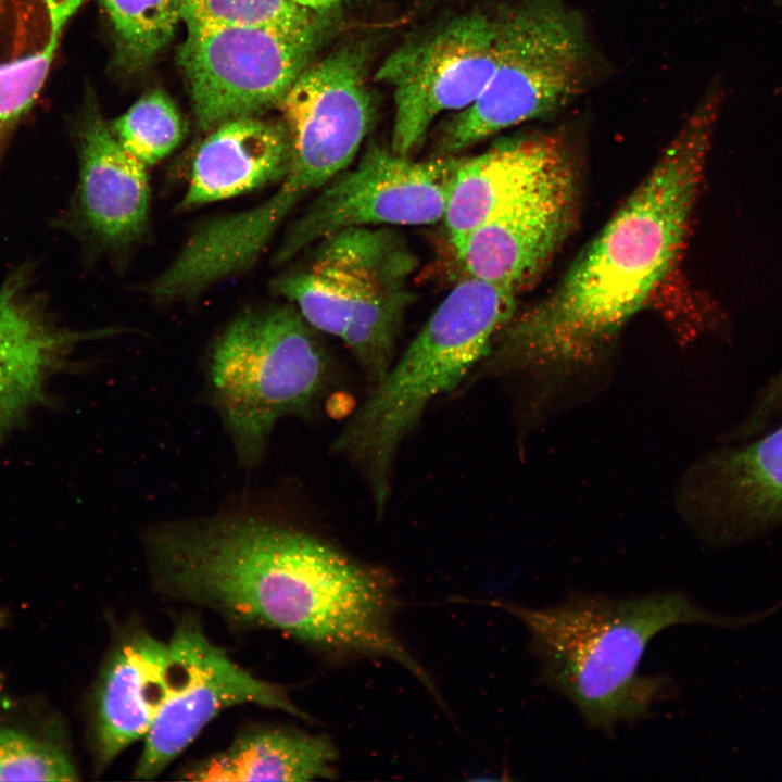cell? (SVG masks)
I'll return each mask as SVG.
<instances>
[{
  "label": "cell",
  "mask_w": 782,
  "mask_h": 782,
  "mask_svg": "<svg viewBox=\"0 0 782 782\" xmlns=\"http://www.w3.org/2000/svg\"><path fill=\"white\" fill-rule=\"evenodd\" d=\"M464 157L415 160L370 144L315 192L289 225L272 263L291 261L318 240L354 227L419 226L443 219Z\"/></svg>",
  "instance_id": "9c48e42d"
},
{
  "label": "cell",
  "mask_w": 782,
  "mask_h": 782,
  "mask_svg": "<svg viewBox=\"0 0 782 782\" xmlns=\"http://www.w3.org/2000/svg\"><path fill=\"white\" fill-rule=\"evenodd\" d=\"M290 157V138L283 121L255 115L222 123L211 130L194 154L180 207L193 209L282 181Z\"/></svg>",
  "instance_id": "ac0fdd59"
},
{
  "label": "cell",
  "mask_w": 782,
  "mask_h": 782,
  "mask_svg": "<svg viewBox=\"0 0 782 782\" xmlns=\"http://www.w3.org/2000/svg\"><path fill=\"white\" fill-rule=\"evenodd\" d=\"M76 139V222L96 243L111 250L128 248L148 228L150 189L146 165L122 147L96 109L83 114Z\"/></svg>",
  "instance_id": "2e32d148"
},
{
  "label": "cell",
  "mask_w": 782,
  "mask_h": 782,
  "mask_svg": "<svg viewBox=\"0 0 782 782\" xmlns=\"http://www.w3.org/2000/svg\"><path fill=\"white\" fill-rule=\"evenodd\" d=\"M67 722L41 698L0 697V780L77 781Z\"/></svg>",
  "instance_id": "44dd1931"
},
{
  "label": "cell",
  "mask_w": 782,
  "mask_h": 782,
  "mask_svg": "<svg viewBox=\"0 0 782 782\" xmlns=\"http://www.w3.org/2000/svg\"><path fill=\"white\" fill-rule=\"evenodd\" d=\"M30 287L25 269L0 283V440L43 400L52 375L78 343L124 331L60 327Z\"/></svg>",
  "instance_id": "5bb4252c"
},
{
  "label": "cell",
  "mask_w": 782,
  "mask_h": 782,
  "mask_svg": "<svg viewBox=\"0 0 782 782\" xmlns=\"http://www.w3.org/2000/svg\"><path fill=\"white\" fill-rule=\"evenodd\" d=\"M484 604L525 626L539 683L568 699L590 729L607 734L645 719L677 694L668 676L639 672L654 636L679 625L739 623L677 590L626 597L575 591L542 607L500 600Z\"/></svg>",
  "instance_id": "3957f363"
},
{
  "label": "cell",
  "mask_w": 782,
  "mask_h": 782,
  "mask_svg": "<svg viewBox=\"0 0 782 782\" xmlns=\"http://www.w3.org/2000/svg\"><path fill=\"white\" fill-rule=\"evenodd\" d=\"M110 24L115 63L134 74L171 43L181 22L182 0H100Z\"/></svg>",
  "instance_id": "7402d4cb"
},
{
  "label": "cell",
  "mask_w": 782,
  "mask_h": 782,
  "mask_svg": "<svg viewBox=\"0 0 782 782\" xmlns=\"http://www.w3.org/2000/svg\"><path fill=\"white\" fill-rule=\"evenodd\" d=\"M150 565L156 590L173 600L337 654L391 659L439 698L394 631L391 580L314 535L254 516L168 522Z\"/></svg>",
  "instance_id": "6da1fadb"
},
{
  "label": "cell",
  "mask_w": 782,
  "mask_h": 782,
  "mask_svg": "<svg viewBox=\"0 0 782 782\" xmlns=\"http://www.w3.org/2000/svg\"><path fill=\"white\" fill-rule=\"evenodd\" d=\"M182 10L219 23L277 29L305 28L327 15L289 0H182Z\"/></svg>",
  "instance_id": "d4e9b609"
},
{
  "label": "cell",
  "mask_w": 782,
  "mask_h": 782,
  "mask_svg": "<svg viewBox=\"0 0 782 782\" xmlns=\"http://www.w3.org/2000/svg\"><path fill=\"white\" fill-rule=\"evenodd\" d=\"M780 409H782V368L760 393L756 406L744 426L751 431H756Z\"/></svg>",
  "instance_id": "4316f807"
},
{
  "label": "cell",
  "mask_w": 782,
  "mask_h": 782,
  "mask_svg": "<svg viewBox=\"0 0 782 782\" xmlns=\"http://www.w3.org/2000/svg\"><path fill=\"white\" fill-rule=\"evenodd\" d=\"M327 17L305 28L277 29L219 23L182 10L186 37L178 62L198 126L212 130L279 106L329 34Z\"/></svg>",
  "instance_id": "ba28073f"
},
{
  "label": "cell",
  "mask_w": 782,
  "mask_h": 782,
  "mask_svg": "<svg viewBox=\"0 0 782 782\" xmlns=\"http://www.w3.org/2000/svg\"><path fill=\"white\" fill-rule=\"evenodd\" d=\"M168 645L171 693L143 737L136 779L160 775L209 722L230 707L253 704L308 718L282 686L255 677L214 644L195 616L179 619Z\"/></svg>",
  "instance_id": "7c38bea8"
},
{
  "label": "cell",
  "mask_w": 782,
  "mask_h": 782,
  "mask_svg": "<svg viewBox=\"0 0 782 782\" xmlns=\"http://www.w3.org/2000/svg\"><path fill=\"white\" fill-rule=\"evenodd\" d=\"M368 66L367 46L345 43L311 62L280 102L291 157L272 199L282 212L353 164L373 121Z\"/></svg>",
  "instance_id": "8fae6325"
},
{
  "label": "cell",
  "mask_w": 782,
  "mask_h": 782,
  "mask_svg": "<svg viewBox=\"0 0 782 782\" xmlns=\"http://www.w3.org/2000/svg\"><path fill=\"white\" fill-rule=\"evenodd\" d=\"M305 263L278 276L272 290L307 324L340 339L374 386L394 362L413 301L418 258L395 227H354L310 248Z\"/></svg>",
  "instance_id": "5b68a950"
},
{
  "label": "cell",
  "mask_w": 782,
  "mask_h": 782,
  "mask_svg": "<svg viewBox=\"0 0 782 782\" xmlns=\"http://www.w3.org/2000/svg\"><path fill=\"white\" fill-rule=\"evenodd\" d=\"M337 753L321 736L283 727L239 734L225 749L179 771L188 781H313L333 779Z\"/></svg>",
  "instance_id": "d6986e66"
},
{
  "label": "cell",
  "mask_w": 782,
  "mask_h": 782,
  "mask_svg": "<svg viewBox=\"0 0 782 782\" xmlns=\"http://www.w3.org/2000/svg\"><path fill=\"white\" fill-rule=\"evenodd\" d=\"M85 0H0V63L58 45Z\"/></svg>",
  "instance_id": "cb8c5ba5"
},
{
  "label": "cell",
  "mask_w": 782,
  "mask_h": 782,
  "mask_svg": "<svg viewBox=\"0 0 782 782\" xmlns=\"http://www.w3.org/2000/svg\"><path fill=\"white\" fill-rule=\"evenodd\" d=\"M56 46L0 63V159L11 133L41 90Z\"/></svg>",
  "instance_id": "484cf974"
},
{
  "label": "cell",
  "mask_w": 782,
  "mask_h": 782,
  "mask_svg": "<svg viewBox=\"0 0 782 782\" xmlns=\"http://www.w3.org/2000/svg\"><path fill=\"white\" fill-rule=\"evenodd\" d=\"M575 193L570 168L453 243L467 276L520 290L567 235Z\"/></svg>",
  "instance_id": "4fadbf2b"
},
{
  "label": "cell",
  "mask_w": 782,
  "mask_h": 782,
  "mask_svg": "<svg viewBox=\"0 0 782 782\" xmlns=\"http://www.w3.org/2000/svg\"><path fill=\"white\" fill-rule=\"evenodd\" d=\"M110 127L122 147L146 166L167 156L185 134L177 105L159 89L144 93Z\"/></svg>",
  "instance_id": "603a6c76"
},
{
  "label": "cell",
  "mask_w": 782,
  "mask_h": 782,
  "mask_svg": "<svg viewBox=\"0 0 782 782\" xmlns=\"http://www.w3.org/2000/svg\"><path fill=\"white\" fill-rule=\"evenodd\" d=\"M499 39V10H475L408 38L384 59L375 78L392 90L394 152L413 156L441 114L480 97L496 65Z\"/></svg>",
  "instance_id": "30bf717a"
},
{
  "label": "cell",
  "mask_w": 782,
  "mask_h": 782,
  "mask_svg": "<svg viewBox=\"0 0 782 782\" xmlns=\"http://www.w3.org/2000/svg\"><path fill=\"white\" fill-rule=\"evenodd\" d=\"M171 688L168 642L138 627L118 635L105 656L90 698L91 745L98 771L146 736Z\"/></svg>",
  "instance_id": "9a60e30c"
},
{
  "label": "cell",
  "mask_w": 782,
  "mask_h": 782,
  "mask_svg": "<svg viewBox=\"0 0 782 782\" xmlns=\"http://www.w3.org/2000/svg\"><path fill=\"white\" fill-rule=\"evenodd\" d=\"M707 503L728 529L749 533L782 525V424L711 462Z\"/></svg>",
  "instance_id": "ffe728a7"
},
{
  "label": "cell",
  "mask_w": 782,
  "mask_h": 782,
  "mask_svg": "<svg viewBox=\"0 0 782 782\" xmlns=\"http://www.w3.org/2000/svg\"><path fill=\"white\" fill-rule=\"evenodd\" d=\"M8 622V613L5 609L0 607V628L5 626Z\"/></svg>",
  "instance_id": "f1b7e54d"
},
{
  "label": "cell",
  "mask_w": 782,
  "mask_h": 782,
  "mask_svg": "<svg viewBox=\"0 0 782 782\" xmlns=\"http://www.w3.org/2000/svg\"><path fill=\"white\" fill-rule=\"evenodd\" d=\"M515 297L508 287L475 277L458 282L335 439L331 451L363 471L378 513L390 494L400 443L430 402L455 389L489 354Z\"/></svg>",
  "instance_id": "277c9868"
},
{
  "label": "cell",
  "mask_w": 782,
  "mask_h": 782,
  "mask_svg": "<svg viewBox=\"0 0 782 782\" xmlns=\"http://www.w3.org/2000/svg\"><path fill=\"white\" fill-rule=\"evenodd\" d=\"M328 358L291 303L245 311L215 341L212 399L243 466L261 457L277 421L304 414L323 390Z\"/></svg>",
  "instance_id": "52a82bcc"
},
{
  "label": "cell",
  "mask_w": 782,
  "mask_h": 782,
  "mask_svg": "<svg viewBox=\"0 0 782 782\" xmlns=\"http://www.w3.org/2000/svg\"><path fill=\"white\" fill-rule=\"evenodd\" d=\"M295 5L308 10L314 13L324 14L328 13L331 9L337 7L342 0H289Z\"/></svg>",
  "instance_id": "83f0119b"
},
{
  "label": "cell",
  "mask_w": 782,
  "mask_h": 782,
  "mask_svg": "<svg viewBox=\"0 0 782 782\" xmlns=\"http://www.w3.org/2000/svg\"><path fill=\"white\" fill-rule=\"evenodd\" d=\"M709 87L645 179L556 289L509 329L495 365L566 367L600 351L647 302L683 245L722 104Z\"/></svg>",
  "instance_id": "7a4b0ae2"
},
{
  "label": "cell",
  "mask_w": 782,
  "mask_h": 782,
  "mask_svg": "<svg viewBox=\"0 0 782 782\" xmlns=\"http://www.w3.org/2000/svg\"><path fill=\"white\" fill-rule=\"evenodd\" d=\"M570 168L565 140L550 133L505 140L464 157L443 217L452 244Z\"/></svg>",
  "instance_id": "e0dca14e"
},
{
  "label": "cell",
  "mask_w": 782,
  "mask_h": 782,
  "mask_svg": "<svg viewBox=\"0 0 782 782\" xmlns=\"http://www.w3.org/2000/svg\"><path fill=\"white\" fill-rule=\"evenodd\" d=\"M494 72L480 97L438 133L432 156L466 149L555 113L591 87L600 61L585 21L565 0H518L499 10Z\"/></svg>",
  "instance_id": "8992f818"
}]
</instances>
